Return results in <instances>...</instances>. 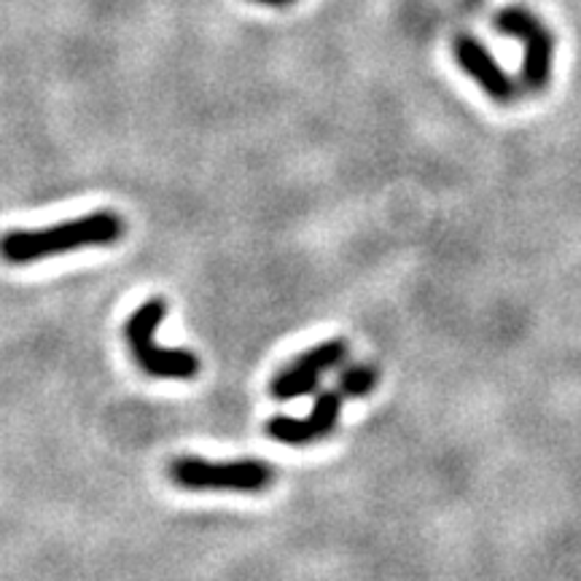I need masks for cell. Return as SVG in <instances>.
<instances>
[{
	"mask_svg": "<svg viewBox=\"0 0 581 581\" xmlns=\"http://www.w3.org/2000/svg\"><path fill=\"white\" fill-rule=\"evenodd\" d=\"M342 412V394L340 390H323L318 396L308 418H289L280 415L267 423V437L289 448H302V444H313L318 439L329 437L340 423Z\"/></svg>",
	"mask_w": 581,
	"mask_h": 581,
	"instance_id": "cell-6",
	"label": "cell"
},
{
	"mask_svg": "<svg viewBox=\"0 0 581 581\" xmlns=\"http://www.w3.org/2000/svg\"><path fill=\"white\" fill-rule=\"evenodd\" d=\"M125 235V222L114 211H97L46 229H14L0 237V259L9 265H33L82 248L114 246Z\"/></svg>",
	"mask_w": 581,
	"mask_h": 581,
	"instance_id": "cell-1",
	"label": "cell"
},
{
	"mask_svg": "<svg viewBox=\"0 0 581 581\" xmlns=\"http://www.w3.org/2000/svg\"><path fill=\"white\" fill-rule=\"evenodd\" d=\"M170 480L192 493H265L275 485V469L256 458L240 461H205L181 455L170 463Z\"/></svg>",
	"mask_w": 581,
	"mask_h": 581,
	"instance_id": "cell-3",
	"label": "cell"
},
{
	"mask_svg": "<svg viewBox=\"0 0 581 581\" xmlns=\"http://www.w3.org/2000/svg\"><path fill=\"white\" fill-rule=\"evenodd\" d=\"M377 380H380V372H377L375 366L353 364L340 375V380H336V390H340L345 399H364V396H369L372 390L377 388Z\"/></svg>",
	"mask_w": 581,
	"mask_h": 581,
	"instance_id": "cell-8",
	"label": "cell"
},
{
	"mask_svg": "<svg viewBox=\"0 0 581 581\" xmlns=\"http://www.w3.org/2000/svg\"><path fill=\"white\" fill-rule=\"evenodd\" d=\"M493 28L509 39L523 41L525 60H523V87L530 92H541L552 78V57H555V39L547 30V24L530 14L528 9H504L495 17Z\"/></svg>",
	"mask_w": 581,
	"mask_h": 581,
	"instance_id": "cell-4",
	"label": "cell"
},
{
	"mask_svg": "<svg viewBox=\"0 0 581 581\" xmlns=\"http://www.w3.org/2000/svg\"><path fill=\"white\" fill-rule=\"evenodd\" d=\"M351 347L345 340H326L318 342L315 347L304 351L302 356L293 358L286 369H280L278 375L269 383V396L275 401H291L310 396L321 383V377L326 372H332L334 366H340L347 358Z\"/></svg>",
	"mask_w": 581,
	"mask_h": 581,
	"instance_id": "cell-5",
	"label": "cell"
},
{
	"mask_svg": "<svg viewBox=\"0 0 581 581\" xmlns=\"http://www.w3.org/2000/svg\"><path fill=\"white\" fill-rule=\"evenodd\" d=\"M168 315V302L162 297L140 304L125 323V340L130 345L135 364L157 380H194L200 375V356L183 347H159L157 329Z\"/></svg>",
	"mask_w": 581,
	"mask_h": 581,
	"instance_id": "cell-2",
	"label": "cell"
},
{
	"mask_svg": "<svg viewBox=\"0 0 581 581\" xmlns=\"http://www.w3.org/2000/svg\"><path fill=\"white\" fill-rule=\"evenodd\" d=\"M452 49H455V60L463 67V73L469 78H474L487 97H493L495 103L515 100V82H512V76L504 67L495 63V57L487 52V46L482 41H476L474 35H458Z\"/></svg>",
	"mask_w": 581,
	"mask_h": 581,
	"instance_id": "cell-7",
	"label": "cell"
},
{
	"mask_svg": "<svg viewBox=\"0 0 581 581\" xmlns=\"http://www.w3.org/2000/svg\"><path fill=\"white\" fill-rule=\"evenodd\" d=\"M254 3H261V6H275V9H283V6L297 3V0H254Z\"/></svg>",
	"mask_w": 581,
	"mask_h": 581,
	"instance_id": "cell-9",
	"label": "cell"
}]
</instances>
